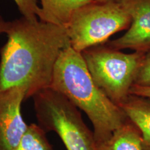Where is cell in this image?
Here are the masks:
<instances>
[{"label":"cell","mask_w":150,"mask_h":150,"mask_svg":"<svg viewBox=\"0 0 150 150\" xmlns=\"http://www.w3.org/2000/svg\"><path fill=\"white\" fill-rule=\"evenodd\" d=\"M22 15V17L29 20H37L40 6L38 0H13Z\"/></svg>","instance_id":"7c38bea8"},{"label":"cell","mask_w":150,"mask_h":150,"mask_svg":"<svg viewBox=\"0 0 150 150\" xmlns=\"http://www.w3.org/2000/svg\"><path fill=\"white\" fill-rule=\"evenodd\" d=\"M88 117L97 143L107 140L127 116L94 83L81 52L71 45L63 50L54 67L51 86Z\"/></svg>","instance_id":"7a4b0ae2"},{"label":"cell","mask_w":150,"mask_h":150,"mask_svg":"<svg viewBox=\"0 0 150 150\" xmlns=\"http://www.w3.org/2000/svg\"><path fill=\"white\" fill-rule=\"evenodd\" d=\"M120 108L141 131L143 150H150V97L130 94Z\"/></svg>","instance_id":"ba28073f"},{"label":"cell","mask_w":150,"mask_h":150,"mask_svg":"<svg viewBox=\"0 0 150 150\" xmlns=\"http://www.w3.org/2000/svg\"><path fill=\"white\" fill-rule=\"evenodd\" d=\"M9 22L6 21L3 18V17L0 15V35L2 34V33H6L7 29L8 27Z\"/></svg>","instance_id":"9a60e30c"},{"label":"cell","mask_w":150,"mask_h":150,"mask_svg":"<svg viewBox=\"0 0 150 150\" xmlns=\"http://www.w3.org/2000/svg\"><path fill=\"white\" fill-rule=\"evenodd\" d=\"M134 84L145 87H150V50L145 53Z\"/></svg>","instance_id":"4fadbf2b"},{"label":"cell","mask_w":150,"mask_h":150,"mask_svg":"<svg viewBox=\"0 0 150 150\" xmlns=\"http://www.w3.org/2000/svg\"><path fill=\"white\" fill-rule=\"evenodd\" d=\"M81 54L95 85L120 107L130 95L145 52L126 54L106 42Z\"/></svg>","instance_id":"3957f363"},{"label":"cell","mask_w":150,"mask_h":150,"mask_svg":"<svg viewBox=\"0 0 150 150\" xmlns=\"http://www.w3.org/2000/svg\"><path fill=\"white\" fill-rule=\"evenodd\" d=\"M131 24L130 15L118 0H93L74 13L65 29L71 47L82 52L107 42Z\"/></svg>","instance_id":"5b68a950"},{"label":"cell","mask_w":150,"mask_h":150,"mask_svg":"<svg viewBox=\"0 0 150 150\" xmlns=\"http://www.w3.org/2000/svg\"><path fill=\"white\" fill-rule=\"evenodd\" d=\"M26 95L20 86L0 89V150H16L27 130L21 112Z\"/></svg>","instance_id":"8992f818"},{"label":"cell","mask_w":150,"mask_h":150,"mask_svg":"<svg viewBox=\"0 0 150 150\" xmlns=\"http://www.w3.org/2000/svg\"><path fill=\"white\" fill-rule=\"evenodd\" d=\"M16 150H54L46 132L38 125L31 124L22 136Z\"/></svg>","instance_id":"8fae6325"},{"label":"cell","mask_w":150,"mask_h":150,"mask_svg":"<svg viewBox=\"0 0 150 150\" xmlns=\"http://www.w3.org/2000/svg\"><path fill=\"white\" fill-rule=\"evenodd\" d=\"M129 13L131 24L127 31L107 44L117 50L130 49L146 53L150 50V0H118Z\"/></svg>","instance_id":"52a82bcc"},{"label":"cell","mask_w":150,"mask_h":150,"mask_svg":"<svg viewBox=\"0 0 150 150\" xmlns=\"http://www.w3.org/2000/svg\"><path fill=\"white\" fill-rule=\"evenodd\" d=\"M93 0H40L38 18L42 22L66 27L75 12Z\"/></svg>","instance_id":"9c48e42d"},{"label":"cell","mask_w":150,"mask_h":150,"mask_svg":"<svg viewBox=\"0 0 150 150\" xmlns=\"http://www.w3.org/2000/svg\"><path fill=\"white\" fill-rule=\"evenodd\" d=\"M32 98L38 125L46 133H56L67 150H98L94 132L79 108L63 94L49 87Z\"/></svg>","instance_id":"277c9868"},{"label":"cell","mask_w":150,"mask_h":150,"mask_svg":"<svg viewBox=\"0 0 150 150\" xmlns=\"http://www.w3.org/2000/svg\"><path fill=\"white\" fill-rule=\"evenodd\" d=\"M130 94L150 97V87H145L134 84L131 88Z\"/></svg>","instance_id":"5bb4252c"},{"label":"cell","mask_w":150,"mask_h":150,"mask_svg":"<svg viewBox=\"0 0 150 150\" xmlns=\"http://www.w3.org/2000/svg\"><path fill=\"white\" fill-rule=\"evenodd\" d=\"M98 150H143L141 131L127 117L107 140L97 144Z\"/></svg>","instance_id":"30bf717a"},{"label":"cell","mask_w":150,"mask_h":150,"mask_svg":"<svg viewBox=\"0 0 150 150\" xmlns=\"http://www.w3.org/2000/svg\"><path fill=\"white\" fill-rule=\"evenodd\" d=\"M7 41L1 49L0 89L20 86L26 99L51 86L61 52L70 45L65 27L29 20L9 22Z\"/></svg>","instance_id":"6da1fadb"}]
</instances>
